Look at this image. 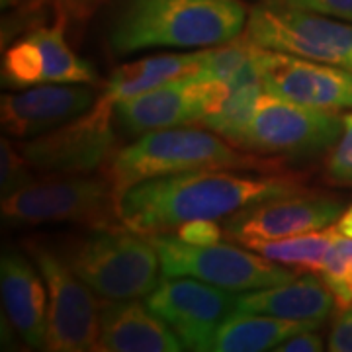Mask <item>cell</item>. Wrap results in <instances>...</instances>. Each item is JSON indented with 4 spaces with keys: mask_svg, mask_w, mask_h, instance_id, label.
Segmentation results:
<instances>
[{
    "mask_svg": "<svg viewBox=\"0 0 352 352\" xmlns=\"http://www.w3.org/2000/svg\"><path fill=\"white\" fill-rule=\"evenodd\" d=\"M333 305L335 296L325 284V280L309 274L270 288L239 292L235 309L274 315L282 319L323 323L333 311Z\"/></svg>",
    "mask_w": 352,
    "mask_h": 352,
    "instance_id": "obj_19",
    "label": "cell"
},
{
    "mask_svg": "<svg viewBox=\"0 0 352 352\" xmlns=\"http://www.w3.org/2000/svg\"><path fill=\"white\" fill-rule=\"evenodd\" d=\"M204 50L192 53H166L155 55L141 61L122 65L113 71L102 94L113 104L138 94L149 92L153 88L168 85L182 76H188L200 69Z\"/></svg>",
    "mask_w": 352,
    "mask_h": 352,
    "instance_id": "obj_20",
    "label": "cell"
},
{
    "mask_svg": "<svg viewBox=\"0 0 352 352\" xmlns=\"http://www.w3.org/2000/svg\"><path fill=\"white\" fill-rule=\"evenodd\" d=\"M2 217L12 226L63 221L87 227L124 226L120 219V198L108 176L55 175L45 180H34L2 198Z\"/></svg>",
    "mask_w": 352,
    "mask_h": 352,
    "instance_id": "obj_5",
    "label": "cell"
},
{
    "mask_svg": "<svg viewBox=\"0 0 352 352\" xmlns=\"http://www.w3.org/2000/svg\"><path fill=\"white\" fill-rule=\"evenodd\" d=\"M344 129L327 163V176L335 184L352 186V112L342 118Z\"/></svg>",
    "mask_w": 352,
    "mask_h": 352,
    "instance_id": "obj_26",
    "label": "cell"
},
{
    "mask_svg": "<svg viewBox=\"0 0 352 352\" xmlns=\"http://www.w3.org/2000/svg\"><path fill=\"white\" fill-rule=\"evenodd\" d=\"M237 294L190 276H163L145 303L157 314L186 351H212L215 333L235 311Z\"/></svg>",
    "mask_w": 352,
    "mask_h": 352,
    "instance_id": "obj_11",
    "label": "cell"
},
{
    "mask_svg": "<svg viewBox=\"0 0 352 352\" xmlns=\"http://www.w3.org/2000/svg\"><path fill=\"white\" fill-rule=\"evenodd\" d=\"M321 276L340 309L352 307V239L340 235L333 241L321 266Z\"/></svg>",
    "mask_w": 352,
    "mask_h": 352,
    "instance_id": "obj_24",
    "label": "cell"
},
{
    "mask_svg": "<svg viewBox=\"0 0 352 352\" xmlns=\"http://www.w3.org/2000/svg\"><path fill=\"white\" fill-rule=\"evenodd\" d=\"M176 237L188 245L194 247H210V245H217L223 231L221 227L215 223V219H192L175 229Z\"/></svg>",
    "mask_w": 352,
    "mask_h": 352,
    "instance_id": "obj_27",
    "label": "cell"
},
{
    "mask_svg": "<svg viewBox=\"0 0 352 352\" xmlns=\"http://www.w3.org/2000/svg\"><path fill=\"white\" fill-rule=\"evenodd\" d=\"M36 266L22 252L6 249L0 261V292L4 311L16 333L30 349H45L50 294Z\"/></svg>",
    "mask_w": 352,
    "mask_h": 352,
    "instance_id": "obj_17",
    "label": "cell"
},
{
    "mask_svg": "<svg viewBox=\"0 0 352 352\" xmlns=\"http://www.w3.org/2000/svg\"><path fill=\"white\" fill-rule=\"evenodd\" d=\"M321 323L315 321H296L282 319L274 315L251 314V311H233L219 325L215 333V352H263L274 351L282 340L292 335L317 329Z\"/></svg>",
    "mask_w": 352,
    "mask_h": 352,
    "instance_id": "obj_21",
    "label": "cell"
},
{
    "mask_svg": "<svg viewBox=\"0 0 352 352\" xmlns=\"http://www.w3.org/2000/svg\"><path fill=\"white\" fill-rule=\"evenodd\" d=\"M342 129L344 122L335 112L264 92L239 147L268 155H314L333 147Z\"/></svg>",
    "mask_w": 352,
    "mask_h": 352,
    "instance_id": "obj_10",
    "label": "cell"
},
{
    "mask_svg": "<svg viewBox=\"0 0 352 352\" xmlns=\"http://www.w3.org/2000/svg\"><path fill=\"white\" fill-rule=\"evenodd\" d=\"M309 10L352 22V0H311Z\"/></svg>",
    "mask_w": 352,
    "mask_h": 352,
    "instance_id": "obj_30",
    "label": "cell"
},
{
    "mask_svg": "<svg viewBox=\"0 0 352 352\" xmlns=\"http://www.w3.org/2000/svg\"><path fill=\"white\" fill-rule=\"evenodd\" d=\"M264 4H280V6H292V8H302L309 10L311 0H263Z\"/></svg>",
    "mask_w": 352,
    "mask_h": 352,
    "instance_id": "obj_32",
    "label": "cell"
},
{
    "mask_svg": "<svg viewBox=\"0 0 352 352\" xmlns=\"http://www.w3.org/2000/svg\"><path fill=\"white\" fill-rule=\"evenodd\" d=\"M161 261L163 276H190L204 280L229 292L270 288L296 278L261 252L237 249L233 245L217 243L210 247H194L178 237L164 233L147 235Z\"/></svg>",
    "mask_w": 352,
    "mask_h": 352,
    "instance_id": "obj_7",
    "label": "cell"
},
{
    "mask_svg": "<svg viewBox=\"0 0 352 352\" xmlns=\"http://www.w3.org/2000/svg\"><path fill=\"white\" fill-rule=\"evenodd\" d=\"M78 2H90V0H78Z\"/></svg>",
    "mask_w": 352,
    "mask_h": 352,
    "instance_id": "obj_34",
    "label": "cell"
},
{
    "mask_svg": "<svg viewBox=\"0 0 352 352\" xmlns=\"http://www.w3.org/2000/svg\"><path fill=\"white\" fill-rule=\"evenodd\" d=\"M337 227H339L340 235H344V237H351L352 239V206L344 212V214L340 215L339 221H337Z\"/></svg>",
    "mask_w": 352,
    "mask_h": 352,
    "instance_id": "obj_31",
    "label": "cell"
},
{
    "mask_svg": "<svg viewBox=\"0 0 352 352\" xmlns=\"http://www.w3.org/2000/svg\"><path fill=\"white\" fill-rule=\"evenodd\" d=\"M329 351L352 352V307L340 309V315L329 335Z\"/></svg>",
    "mask_w": 352,
    "mask_h": 352,
    "instance_id": "obj_28",
    "label": "cell"
},
{
    "mask_svg": "<svg viewBox=\"0 0 352 352\" xmlns=\"http://www.w3.org/2000/svg\"><path fill=\"white\" fill-rule=\"evenodd\" d=\"M34 166L25 161L20 149H16L12 141L4 138L0 143V192L2 198L22 190L36 180L32 175Z\"/></svg>",
    "mask_w": 352,
    "mask_h": 352,
    "instance_id": "obj_25",
    "label": "cell"
},
{
    "mask_svg": "<svg viewBox=\"0 0 352 352\" xmlns=\"http://www.w3.org/2000/svg\"><path fill=\"white\" fill-rule=\"evenodd\" d=\"M96 85L98 76L87 59L78 57L65 38V18L34 28L4 51L2 85L30 88L36 85Z\"/></svg>",
    "mask_w": 352,
    "mask_h": 352,
    "instance_id": "obj_13",
    "label": "cell"
},
{
    "mask_svg": "<svg viewBox=\"0 0 352 352\" xmlns=\"http://www.w3.org/2000/svg\"><path fill=\"white\" fill-rule=\"evenodd\" d=\"M264 92L317 110L352 108V73L284 51L258 50Z\"/></svg>",
    "mask_w": 352,
    "mask_h": 352,
    "instance_id": "obj_15",
    "label": "cell"
},
{
    "mask_svg": "<svg viewBox=\"0 0 352 352\" xmlns=\"http://www.w3.org/2000/svg\"><path fill=\"white\" fill-rule=\"evenodd\" d=\"M303 192L292 176L190 170L143 180L120 198L122 223L141 235L173 231L192 219L229 217L256 201Z\"/></svg>",
    "mask_w": 352,
    "mask_h": 352,
    "instance_id": "obj_1",
    "label": "cell"
},
{
    "mask_svg": "<svg viewBox=\"0 0 352 352\" xmlns=\"http://www.w3.org/2000/svg\"><path fill=\"white\" fill-rule=\"evenodd\" d=\"M98 351L178 352L184 351V344L147 303L120 300L102 305Z\"/></svg>",
    "mask_w": 352,
    "mask_h": 352,
    "instance_id": "obj_18",
    "label": "cell"
},
{
    "mask_svg": "<svg viewBox=\"0 0 352 352\" xmlns=\"http://www.w3.org/2000/svg\"><path fill=\"white\" fill-rule=\"evenodd\" d=\"M25 249L38 264L50 294L45 351H98L102 305L96 294L43 241L28 239Z\"/></svg>",
    "mask_w": 352,
    "mask_h": 352,
    "instance_id": "obj_8",
    "label": "cell"
},
{
    "mask_svg": "<svg viewBox=\"0 0 352 352\" xmlns=\"http://www.w3.org/2000/svg\"><path fill=\"white\" fill-rule=\"evenodd\" d=\"M20 2H24V0H0L2 8H10V6H16V4H20Z\"/></svg>",
    "mask_w": 352,
    "mask_h": 352,
    "instance_id": "obj_33",
    "label": "cell"
},
{
    "mask_svg": "<svg viewBox=\"0 0 352 352\" xmlns=\"http://www.w3.org/2000/svg\"><path fill=\"white\" fill-rule=\"evenodd\" d=\"M245 38L263 50L300 55L352 73V22L346 20L261 2L249 12Z\"/></svg>",
    "mask_w": 352,
    "mask_h": 352,
    "instance_id": "obj_6",
    "label": "cell"
},
{
    "mask_svg": "<svg viewBox=\"0 0 352 352\" xmlns=\"http://www.w3.org/2000/svg\"><path fill=\"white\" fill-rule=\"evenodd\" d=\"M272 161L247 157L221 135L196 127H168L143 133L138 141L113 153L106 176L118 198L143 180L190 170L272 168Z\"/></svg>",
    "mask_w": 352,
    "mask_h": 352,
    "instance_id": "obj_3",
    "label": "cell"
},
{
    "mask_svg": "<svg viewBox=\"0 0 352 352\" xmlns=\"http://www.w3.org/2000/svg\"><path fill=\"white\" fill-rule=\"evenodd\" d=\"M342 215L339 200L296 192L256 201L226 219V233L233 241L252 249L264 241H278L333 226Z\"/></svg>",
    "mask_w": 352,
    "mask_h": 352,
    "instance_id": "obj_14",
    "label": "cell"
},
{
    "mask_svg": "<svg viewBox=\"0 0 352 352\" xmlns=\"http://www.w3.org/2000/svg\"><path fill=\"white\" fill-rule=\"evenodd\" d=\"M98 92L88 85H36L18 94H4L0 100L2 127L18 139L43 135L88 112Z\"/></svg>",
    "mask_w": 352,
    "mask_h": 352,
    "instance_id": "obj_16",
    "label": "cell"
},
{
    "mask_svg": "<svg viewBox=\"0 0 352 352\" xmlns=\"http://www.w3.org/2000/svg\"><path fill=\"white\" fill-rule=\"evenodd\" d=\"M116 104L100 92L96 104L43 135L20 141V151L34 170L45 175L92 173L116 153Z\"/></svg>",
    "mask_w": 352,
    "mask_h": 352,
    "instance_id": "obj_9",
    "label": "cell"
},
{
    "mask_svg": "<svg viewBox=\"0 0 352 352\" xmlns=\"http://www.w3.org/2000/svg\"><path fill=\"white\" fill-rule=\"evenodd\" d=\"M249 12L241 0H127L110 30L116 55L151 47H217L239 38Z\"/></svg>",
    "mask_w": 352,
    "mask_h": 352,
    "instance_id": "obj_2",
    "label": "cell"
},
{
    "mask_svg": "<svg viewBox=\"0 0 352 352\" xmlns=\"http://www.w3.org/2000/svg\"><path fill=\"white\" fill-rule=\"evenodd\" d=\"M315 329L300 331L286 340H282L274 351L276 352H319L323 351V340L314 333Z\"/></svg>",
    "mask_w": 352,
    "mask_h": 352,
    "instance_id": "obj_29",
    "label": "cell"
},
{
    "mask_svg": "<svg viewBox=\"0 0 352 352\" xmlns=\"http://www.w3.org/2000/svg\"><path fill=\"white\" fill-rule=\"evenodd\" d=\"M229 87H231L229 94L221 104V108L212 116H208L201 122V126L231 141L233 145H241V141L247 133V127L251 124L256 102L264 92L258 61L254 59Z\"/></svg>",
    "mask_w": 352,
    "mask_h": 352,
    "instance_id": "obj_22",
    "label": "cell"
},
{
    "mask_svg": "<svg viewBox=\"0 0 352 352\" xmlns=\"http://www.w3.org/2000/svg\"><path fill=\"white\" fill-rule=\"evenodd\" d=\"M57 252L104 302L139 300L159 284L161 261L153 243L126 226L90 227Z\"/></svg>",
    "mask_w": 352,
    "mask_h": 352,
    "instance_id": "obj_4",
    "label": "cell"
},
{
    "mask_svg": "<svg viewBox=\"0 0 352 352\" xmlns=\"http://www.w3.org/2000/svg\"><path fill=\"white\" fill-rule=\"evenodd\" d=\"M339 227L329 226L309 231V233L286 237V239L264 241V243L254 245L251 251L261 252L263 256L278 264H288L302 270L321 272L327 251L331 249L333 241L339 237Z\"/></svg>",
    "mask_w": 352,
    "mask_h": 352,
    "instance_id": "obj_23",
    "label": "cell"
},
{
    "mask_svg": "<svg viewBox=\"0 0 352 352\" xmlns=\"http://www.w3.org/2000/svg\"><path fill=\"white\" fill-rule=\"evenodd\" d=\"M229 88L226 82L198 78L192 73L133 98L120 100L116 104V120L131 135L196 122L201 124L221 108Z\"/></svg>",
    "mask_w": 352,
    "mask_h": 352,
    "instance_id": "obj_12",
    "label": "cell"
}]
</instances>
